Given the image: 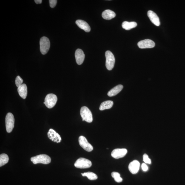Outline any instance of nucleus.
Returning a JSON list of instances; mask_svg holds the SVG:
<instances>
[{
    "instance_id": "obj_1",
    "label": "nucleus",
    "mask_w": 185,
    "mask_h": 185,
    "mask_svg": "<svg viewBox=\"0 0 185 185\" xmlns=\"http://www.w3.org/2000/svg\"><path fill=\"white\" fill-rule=\"evenodd\" d=\"M31 161L34 164L41 163L44 164H48L51 162V159L49 156L46 154L39 155L31 158Z\"/></svg>"
},
{
    "instance_id": "obj_2",
    "label": "nucleus",
    "mask_w": 185,
    "mask_h": 185,
    "mask_svg": "<svg viewBox=\"0 0 185 185\" xmlns=\"http://www.w3.org/2000/svg\"><path fill=\"white\" fill-rule=\"evenodd\" d=\"M80 115L82 118V121H85L88 123L92 122V116L90 110L87 107L83 106L80 110Z\"/></svg>"
},
{
    "instance_id": "obj_3",
    "label": "nucleus",
    "mask_w": 185,
    "mask_h": 185,
    "mask_svg": "<svg viewBox=\"0 0 185 185\" xmlns=\"http://www.w3.org/2000/svg\"><path fill=\"white\" fill-rule=\"evenodd\" d=\"M105 56L106 68L109 70H111L114 66L115 62V57L112 53L109 51L106 52Z\"/></svg>"
},
{
    "instance_id": "obj_4",
    "label": "nucleus",
    "mask_w": 185,
    "mask_h": 185,
    "mask_svg": "<svg viewBox=\"0 0 185 185\" xmlns=\"http://www.w3.org/2000/svg\"><path fill=\"white\" fill-rule=\"evenodd\" d=\"M40 49L42 55H45L48 52L50 47V42L47 37H42L40 40Z\"/></svg>"
},
{
    "instance_id": "obj_5",
    "label": "nucleus",
    "mask_w": 185,
    "mask_h": 185,
    "mask_svg": "<svg viewBox=\"0 0 185 185\" xmlns=\"http://www.w3.org/2000/svg\"><path fill=\"white\" fill-rule=\"evenodd\" d=\"M15 118L11 113L7 114L5 118L6 129L8 133L11 132L12 131L15 124Z\"/></svg>"
},
{
    "instance_id": "obj_6",
    "label": "nucleus",
    "mask_w": 185,
    "mask_h": 185,
    "mask_svg": "<svg viewBox=\"0 0 185 185\" xmlns=\"http://www.w3.org/2000/svg\"><path fill=\"white\" fill-rule=\"evenodd\" d=\"M92 165V162L89 160L83 158L78 159L74 163L75 167L80 169L90 168Z\"/></svg>"
},
{
    "instance_id": "obj_7",
    "label": "nucleus",
    "mask_w": 185,
    "mask_h": 185,
    "mask_svg": "<svg viewBox=\"0 0 185 185\" xmlns=\"http://www.w3.org/2000/svg\"><path fill=\"white\" fill-rule=\"evenodd\" d=\"M58 101V98L55 94H49L47 95L45 99L44 104L48 108L54 107Z\"/></svg>"
},
{
    "instance_id": "obj_8",
    "label": "nucleus",
    "mask_w": 185,
    "mask_h": 185,
    "mask_svg": "<svg viewBox=\"0 0 185 185\" xmlns=\"http://www.w3.org/2000/svg\"><path fill=\"white\" fill-rule=\"evenodd\" d=\"M79 142L80 146L85 150L90 152L93 150L92 146L88 142L87 138L83 136H81L79 138Z\"/></svg>"
},
{
    "instance_id": "obj_9",
    "label": "nucleus",
    "mask_w": 185,
    "mask_h": 185,
    "mask_svg": "<svg viewBox=\"0 0 185 185\" xmlns=\"http://www.w3.org/2000/svg\"><path fill=\"white\" fill-rule=\"evenodd\" d=\"M138 45L141 49L150 48H154L155 43L154 42L149 39H146L139 42Z\"/></svg>"
},
{
    "instance_id": "obj_10",
    "label": "nucleus",
    "mask_w": 185,
    "mask_h": 185,
    "mask_svg": "<svg viewBox=\"0 0 185 185\" xmlns=\"http://www.w3.org/2000/svg\"><path fill=\"white\" fill-rule=\"evenodd\" d=\"M128 151L126 148H117L114 149L111 153L112 157L115 159H119L124 157Z\"/></svg>"
},
{
    "instance_id": "obj_11",
    "label": "nucleus",
    "mask_w": 185,
    "mask_h": 185,
    "mask_svg": "<svg viewBox=\"0 0 185 185\" xmlns=\"http://www.w3.org/2000/svg\"><path fill=\"white\" fill-rule=\"evenodd\" d=\"M48 135L50 139L53 142H56L57 143H59L62 141L61 137L59 134L52 129L49 130Z\"/></svg>"
},
{
    "instance_id": "obj_12",
    "label": "nucleus",
    "mask_w": 185,
    "mask_h": 185,
    "mask_svg": "<svg viewBox=\"0 0 185 185\" xmlns=\"http://www.w3.org/2000/svg\"><path fill=\"white\" fill-rule=\"evenodd\" d=\"M75 56L76 61L78 65L82 64L85 58V54L82 50L78 49L76 51Z\"/></svg>"
},
{
    "instance_id": "obj_13",
    "label": "nucleus",
    "mask_w": 185,
    "mask_h": 185,
    "mask_svg": "<svg viewBox=\"0 0 185 185\" xmlns=\"http://www.w3.org/2000/svg\"><path fill=\"white\" fill-rule=\"evenodd\" d=\"M148 15L149 19L152 23L157 26H159L160 25L159 17L156 13L152 10H149L148 12Z\"/></svg>"
},
{
    "instance_id": "obj_14",
    "label": "nucleus",
    "mask_w": 185,
    "mask_h": 185,
    "mask_svg": "<svg viewBox=\"0 0 185 185\" xmlns=\"http://www.w3.org/2000/svg\"><path fill=\"white\" fill-rule=\"evenodd\" d=\"M140 167V162L137 160H134L130 163L128 168L131 173L133 174H135L138 172Z\"/></svg>"
},
{
    "instance_id": "obj_15",
    "label": "nucleus",
    "mask_w": 185,
    "mask_h": 185,
    "mask_svg": "<svg viewBox=\"0 0 185 185\" xmlns=\"http://www.w3.org/2000/svg\"><path fill=\"white\" fill-rule=\"evenodd\" d=\"M76 24L81 29L84 30L87 32H89L91 31V28L88 24L85 21L78 20L76 21Z\"/></svg>"
},
{
    "instance_id": "obj_16",
    "label": "nucleus",
    "mask_w": 185,
    "mask_h": 185,
    "mask_svg": "<svg viewBox=\"0 0 185 185\" xmlns=\"http://www.w3.org/2000/svg\"><path fill=\"white\" fill-rule=\"evenodd\" d=\"M123 88V86L122 85H117L109 91L108 92V95L109 97H112L116 96L122 91Z\"/></svg>"
},
{
    "instance_id": "obj_17",
    "label": "nucleus",
    "mask_w": 185,
    "mask_h": 185,
    "mask_svg": "<svg viewBox=\"0 0 185 185\" xmlns=\"http://www.w3.org/2000/svg\"><path fill=\"white\" fill-rule=\"evenodd\" d=\"M18 92L20 97L25 99L27 95V87L26 84H23L18 88Z\"/></svg>"
},
{
    "instance_id": "obj_18",
    "label": "nucleus",
    "mask_w": 185,
    "mask_h": 185,
    "mask_svg": "<svg viewBox=\"0 0 185 185\" xmlns=\"http://www.w3.org/2000/svg\"><path fill=\"white\" fill-rule=\"evenodd\" d=\"M116 14L112 11L110 10H106L102 13L103 18L107 20H111L116 17Z\"/></svg>"
},
{
    "instance_id": "obj_19",
    "label": "nucleus",
    "mask_w": 185,
    "mask_h": 185,
    "mask_svg": "<svg viewBox=\"0 0 185 185\" xmlns=\"http://www.w3.org/2000/svg\"><path fill=\"white\" fill-rule=\"evenodd\" d=\"M137 26V24L135 22H128V21H124L122 25V28L124 29L127 30H129L132 28L136 27Z\"/></svg>"
},
{
    "instance_id": "obj_20",
    "label": "nucleus",
    "mask_w": 185,
    "mask_h": 185,
    "mask_svg": "<svg viewBox=\"0 0 185 185\" xmlns=\"http://www.w3.org/2000/svg\"><path fill=\"white\" fill-rule=\"evenodd\" d=\"M113 104V102L112 101H107L102 102L101 104L99 110L100 111H104L105 109L111 108Z\"/></svg>"
},
{
    "instance_id": "obj_21",
    "label": "nucleus",
    "mask_w": 185,
    "mask_h": 185,
    "mask_svg": "<svg viewBox=\"0 0 185 185\" xmlns=\"http://www.w3.org/2000/svg\"><path fill=\"white\" fill-rule=\"evenodd\" d=\"M83 177H87L88 179L91 180H94L98 179V177L96 174L91 172H88L81 173Z\"/></svg>"
},
{
    "instance_id": "obj_22",
    "label": "nucleus",
    "mask_w": 185,
    "mask_h": 185,
    "mask_svg": "<svg viewBox=\"0 0 185 185\" xmlns=\"http://www.w3.org/2000/svg\"><path fill=\"white\" fill-rule=\"evenodd\" d=\"M9 158L8 155L2 154L0 155V167L5 165L9 161Z\"/></svg>"
},
{
    "instance_id": "obj_23",
    "label": "nucleus",
    "mask_w": 185,
    "mask_h": 185,
    "mask_svg": "<svg viewBox=\"0 0 185 185\" xmlns=\"http://www.w3.org/2000/svg\"><path fill=\"white\" fill-rule=\"evenodd\" d=\"M111 175L116 182L120 183L122 181L123 179L122 177H121L120 174L118 172H113L112 173Z\"/></svg>"
},
{
    "instance_id": "obj_24",
    "label": "nucleus",
    "mask_w": 185,
    "mask_h": 185,
    "mask_svg": "<svg viewBox=\"0 0 185 185\" xmlns=\"http://www.w3.org/2000/svg\"><path fill=\"white\" fill-rule=\"evenodd\" d=\"M23 82V80L19 76H18L16 79L15 83L16 86L18 88L22 85Z\"/></svg>"
},
{
    "instance_id": "obj_25",
    "label": "nucleus",
    "mask_w": 185,
    "mask_h": 185,
    "mask_svg": "<svg viewBox=\"0 0 185 185\" xmlns=\"http://www.w3.org/2000/svg\"><path fill=\"white\" fill-rule=\"evenodd\" d=\"M143 161L144 162L148 164H151V160L148 157L147 154H144L143 156Z\"/></svg>"
},
{
    "instance_id": "obj_26",
    "label": "nucleus",
    "mask_w": 185,
    "mask_h": 185,
    "mask_svg": "<svg viewBox=\"0 0 185 185\" xmlns=\"http://www.w3.org/2000/svg\"><path fill=\"white\" fill-rule=\"evenodd\" d=\"M57 2V0H50L49 1L50 6L52 8H54L56 6Z\"/></svg>"
},
{
    "instance_id": "obj_27",
    "label": "nucleus",
    "mask_w": 185,
    "mask_h": 185,
    "mask_svg": "<svg viewBox=\"0 0 185 185\" xmlns=\"http://www.w3.org/2000/svg\"><path fill=\"white\" fill-rule=\"evenodd\" d=\"M142 168L144 172H146L148 170V167L145 163H143L142 165Z\"/></svg>"
},
{
    "instance_id": "obj_28",
    "label": "nucleus",
    "mask_w": 185,
    "mask_h": 185,
    "mask_svg": "<svg viewBox=\"0 0 185 185\" xmlns=\"http://www.w3.org/2000/svg\"><path fill=\"white\" fill-rule=\"evenodd\" d=\"M34 2L37 4H40L42 3V0H35Z\"/></svg>"
}]
</instances>
